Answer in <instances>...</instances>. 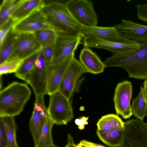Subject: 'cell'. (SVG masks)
<instances>
[{"label": "cell", "mask_w": 147, "mask_h": 147, "mask_svg": "<svg viewBox=\"0 0 147 147\" xmlns=\"http://www.w3.org/2000/svg\"><path fill=\"white\" fill-rule=\"evenodd\" d=\"M7 138L8 147H19L17 143L16 134L17 126L14 119L11 116L1 117Z\"/></svg>", "instance_id": "603a6c76"}, {"label": "cell", "mask_w": 147, "mask_h": 147, "mask_svg": "<svg viewBox=\"0 0 147 147\" xmlns=\"http://www.w3.org/2000/svg\"><path fill=\"white\" fill-rule=\"evenodd\" d=\"M84 47L105 49L113 54H126L137 49L140 43H127L88 36L82 37Z\"/></svg>", "instance_id": "8fae6325"}, {"label": "cell", "mask_w": 147, "mask_h": 147, "mask_svg": "<svg viewBox=\"0 0 147 147\" xmlns=\"http://www.w3.org/2000/svg\"><path fill=\"white\" fill-rule=\"evenodd\" d=\"M79 144L86 147H106L101 144L94 143L85 140H81Z\"/></svg>", "instance_id": "e575fe53"}, {"label": "cell", "mask_w": 147, "mask_h": 147, "mask_svg": "<svg viewBox=\"0 0 147 147\" xmlns=\"http://www.w3.org/2000/svg\"><path fill=\"white\" fill-rule=\"evenodd\" d=\"M79 34L82 37L91 36L125 43L136 42L121 36L114 26L105 27L97 26H82Z\"/></svg>", "instance_id": "e0dca14e"}, {"label": "cell", "mask_w": 147, "mask_h": 147, "mask_svg": "<svg viewBox=\"0 0 147 147\" xmlns=\"http://www.w3.org/2000/svg\"><path fill=\"white\" fill-rule=\"evenodd\" d=\"M119 147H147V123L137 119L125 122Z\"/></svg>", "instance_id": "8992f818"}, {"label": "cell", "mask_w": 147, "mask_h": 147, "mask_svg": "<svg viewBox=\"0 0 147 147\" xmlns=\"http://www.w3.org/2000/svg\"><path fill=\"white\" fill-rule=\"evenodd\" d=\"M39 53V52L35 53L24 59L20 67L15 73L16 77L25 80L27 76L35 67Z\"/></svg>", "instance_id": "4316f807"}, {"label": "cell", "mask_w": 147, "mask_h": 147, "mask_svg": "<svg viewBox=\"0 0 147 147\" xmlns=\"http://www.w3.org/2000/svg\"><path fill=\"white\" fill-rule=\"evenodd\" d=\"M131 108L133 114L136 119L143 121L147 115V100L143 86L141 84L139 92L132 101Z\"/></svg>", "instance_id": "44dd1931"}, {"label": "cell", "mask_w": 147, "mask_h": 147, "mask_svg": "<svg viewBox=\"0 0 147 147\" xmlns=\"http://www.w3.org/2000/svg\"><path fill=\"white\" fill-rule=\"evenodd\" d=\"M124 127H119L107 131L97 129L96 134L100 140L110 147H119L123 138Z\"/></svg>", "instance_id": "ffe728a7"}, {"label": "cell", "mask_w": 147, "mask_h": 147, "mask_svg": "<svg viewBox=\"0 0 147 147\" xmlns=\"http://www.w3.org/2000/svg\"><path fill=\"white\" fill-rule=\"evenodd\" d=\"M25 0H4L0 6V26L7 22Z\"/></svg>", "instance_id": "cb8c5ba5"}, {"label": "cell", "mask_w": 147, "mask_h": 147, "mask_svg": "<svg viewBox=\"0 0 147 147\" xmlns=\"http://www.w3.org/2000/svg\"><path fill=\"white\" fill-rule=\"evenodd\" d=\"M42 49L34 33L19 34L13 52L9 59L18 57L24 59Z\"/></svg>", "instance_id": "5bb4252c"}, {"label": "cell", "mask_w": 147, "mask_h": 147, "mask_svg": "<svg viewBox=\"0 0 147 147\" xmlns=\"http://www.w3.org/2000/svg\"></svg>", "instance_id": "60d3db41"}, {"label": "cell", "mask_w": 147, "mask_h": 147, "mask_svg": "<svg viewBox=\"0 0 147 147\" xmlns=\"http://www.w3.org/2000/svg\"><path fill=\"white\" fill-rule=\"evenodd\" d=\"M143 85L144 93L147 100V79L144 81Z\"/></svg>", "instance_id": "8d00e7d4"}, {"label": "cell", "mask_w": 147, "mask_h": 147, "mask_svg": "<svg viewBox=\"0 0 147 147\" xmlns=\"http://www.w3.org/2000/svg\"><path fill=\"white\" fill-rule=\"evenodd\" d=\"M67 4L73 17L82 26H96L98 18L94 11L92 1L67 0Z\"/></svg>", "instance_id": "ba28073f"}, {"label": "cell", "mask_w": 147, "mask_h": 147, "mask_svg": "<svg viewBox=\"0 0 147 147\" xmlns=\"http://www.w3.org/2000/svg\"><path fill=\"white\" fill-rule=\"evenodd\" d=\"M88 119V117H83L75 120V123L78 126V128L79 129L82 130L84 128L85 125L88 124L87 121Z\"/></svg>", "instance_id": "836d02e7"}, {"label": "cell", "mask_w": 147, "mask_h": 147, "mask_svg": "<svg viewBox=\"0 0 147 147\" xmlns=\"http://www.w3.org/2000/svg\"><path fill=\"white\" fill-rule=\"evenodd\" d=\"M67 1L45 0L40 10L58 29L59 33L80 34L82 25L71 14L67 6Z\"/></svg>", "instance_id": "7a4b0ae2"}, {"label": "cell", "mask_w": 147, "mask_h": 147, "mask_svg": "<svg viewBox=\"0 0 147 147\" xmlns=\"http://www.w3.org/2000/svg\"><path fill=\"white\" fill-rule=\"evenodd\" d=\"M47 147H57V146H56V145H55V144H54L53 145L49 146Z\"/></svg>", "instance_id": "f35d334b"}, {"label": "cell", "mask_w": 147, "mask_h": 147, "mask_svg": "<svg viewBox=\"0 0 147 147\" xmlns=\"http://www.w3.org/2000/svg\"><path fill=\"white\" fill-rule=\"evenodd\" d=\"M82 41L83 38L80 34H57L54 45V55L50 65L58 64L74 53L78 46L83 44Z\"/></svg>", "instance_id": "52a82bcc"}, {"label": "cell", "mask_w": 147, "mask_h": 147, "mask_svg": "<svg viewBox=\"0 0 147 147\" xmlns=\"http://www.w3.org/2000/svg\"><path fill=\"white\" fill-rule=\"evenodd\" d=\"M114 26L119 34L126 39L139 43L147 40V25L122 19L120 24Z\"/></svg>", "instance_id": "9a60e30c"}, {"label": "cell", "mask_w": 147, "mask_h": 147, "mask_svg": "<svg viewBox=\"0 0 147 147\" xmlns=\"http://www.w3.org/2000/svg\"><path fill=\"white\" fill-rule=\"evenodd\" d=\"M31 94L28 85L13 82L1 90L0 116L14 117L23 110Z\"/></svg>", "instance_id": "3957f363"}, {"label": "cell", "mask_w": 147, "mask_h": 147, "mask_svg": "<svg viewBox=\"0 0 147 147\" xmlns=\"http://www.w3.org/2000/svg\"><path fill=\"white\" fill-rule=\"evenodd\" d=\"M40 10L21 20L14 23L11 28L12 30L18 34L34 33L40 30L51 29L59 33L58 29L48 20Z\"/></svg>", "instance_id": "30bf717a"}, {"label": "cell", "mask_w": 147, "mask_h": 147, "mask_svg": "<svg viewBox=\"0 0 147 147\" xmlns=\"http://www.w3.org/2000/svg\"><path fill=\"white\" fill-rule=\"evenodd\" d=\"M48 116L44 96H36L34 109L29 124L35 147L38 143L41 133Z\"/></svg>", "instance_id": "4fadbf2b"}, {"label": "cell", "mask_w": 147, "mask_h": 147, "mask_svg": "<svg viewBox=\"0 0 147 147\" xmlns=\"http://www.w3.org/2000/svg\"><path fill=\"white\" fill-rule=\"evenodd\" d=\"M0 147H8L7 142L3 121L0 118Z\"/></svg>", "instance_id": "d6a6232c"}, {"label": "cell", "mask_w": 147, "mask_h": 147, "mask_svg": "<svg viewBox=\"0 0 147 147\" xmlns=\"http://www.w3.org/2000/svg\"><path fill=\"white\" fill-rule=\"evenodd\" d=\"M14 22L10 18L7 22L0 26V44L4 40L11 29Z\"/></svg>", "instance_id": "f546056e"}, {"label": "cell", "mask_w": 147, "mask_h": 147, "mask_svg": "<svg viewBox=\"0 0 147 147\" xmlns=\"http://www.w3.org/2000/svg\"><path fill=\"white\" fill-rule=\"evenodd\" d=\"M54 124V123L48 116L42 130L38 143L36 147H47L54 144L51 133Z\"/></svg>", "instance_id": "83f0119b"}, {"label": "cell", "mask_w": 147, "mask_h": 147, "mask_svg": "<svg viewBox=\"0 0 147 147\" xmlns=\"http://www.w3.org/2000/svg\"><path fill=\"white\" fill-rule=\"evenodd\" d=\"M19 34L11 29L0 44V64L8 60L13 52Z\"/></svg>", "instance_id": "7402d4cb"}, {"label": "cell", "mask_w": 147, "mask_h": 147, "mask_svg": "<svg viewBox=\"0 0 147 147\" xmlns=\"http://www.w3.org/2000/svg\"><path fill=\"white\" fill-rule=\"evenodd\" d=\"M124 123L117 115L111 114L102 116L98 120L96 125L98 129L107 131L117 127H124Z\"/></svg>", "instance_id": "d4e9b609"}, {"label": "cell", "mask_w": 147, "mask_h": 147, "mask_svg": "<svg viewBox=\"0 0 147 147\" xmlns=\"http://www.w3.org/2000/svg\"><path fill=\"white\" fill-rule=\"evenodd\" d=\"M48 67L41 50L39 52L35 67L25 80L32 88L35 96L47 94Z\"/></svg>", "instance_id": "9c48e42d"}, {"label": "cell", "mask_w": 147, "mask_h": 147, "mask_svg": "<svg viewBox=\"0 0 147 147\" xmlns=\"http://www.w3.org/2000/svg\"><path fill=\"white\" fill-rule=\"evenodd\" d=\"M50 96L47 109L48 116L54 124L65 125L74 118L70 100L58 91Z\"/></svg>", "instance_id": "277c9868"}, {"label": "cell", "mask_w": 147, "mask_h": 147, "mask_svg": "<svg viewBox=\"0 0 147 147\" xmlns=\"http://www.w3.org/2000/svg\"><path fill=\"white\" fill-rule=\"evenodd\" d=\"M74 147H76V145L75 144Z\"/></svg>", "instance_id": "ab89813d"}, {"label": "cell", "mask_w": 147, "mask_h": 147, "mask_svg": "<svg viewBox=\"0 0 147 147\" xmlns=\"http://www.w3.org/2000/svg\"><path fill=\"white\" fill-rule=\"evenodd\" d=\"M45 3L44 0H25L12 14L10 18L14 23L21 20L40 10Z\"/></svg>", "instance_id": "d6986e66"}, {"label": "cell", "mask_w": 147, "mask_h": 147, "mask_svg": "<svg viewBox=\"0 0 147 147\" xmlns=\"http://www.w3.org/2000/svg\"><path fill=\"white\" fill-rule=\"evenodd\" d=\"M132 92V83L128 80L118 83L115 90L113 101L116 113L125 119L133 115L130 103Z\"/></svg>", "instance_id": "7c38bea8"}, {"label": "cell", "mask_w": 147, "mask_h": 147, "mask_svg": "<svg viewBox=\"0 0 147 147\" xmlns=\"http://www.w3.org/2000/svg\"><path fill=\"white\" fill-rule=\"evenodd\" d=\"M67 143L65 147H74L76 144L74 139L70 134H68L67 136Z\"/></svg>", "instance_id": "d590c367"}, {"label": "cell", "mask_w": 147, "mask_h": 147, "mask_svg": "<svg viewBox=\"0 0 147 147\" xmlns=\"http://www.w3.org/2000/svg\"><path fill=\"white\" fill-rule=\"evenodd\" d=\"M47 64L48 67L53 59L54 55V45L43 48L42 50Z\"/></svg>", "instance_id": "1f68e13d"}, {"label": "cell", "mask_w": 147, "mask_h": 147, "mask_svg": "<svg viewBox=\"0 0 147 147\" xmlns=\"http://www.w3.org/2000/svg\"><path fill=\"white\" fill-rule=\"evenodd\" d=\"M105 67H116L124 69L129 77L147 79V40L140 43L134 51L126 54H113L103 62Z\"/></svg>", "instance_id": "6da1fadb"}, {"label": "cell", "mask_w": 147, "mask_h": 147, "mask_svg": "<svg viewBox=\"0 0 147 147\" xmlns=\"http://www.w3.org/2000/svg\"><path fill=\"white\" fill-rule=\"evenodd\" d=\"M136 7L138 19L147 22V3L137 4Z\"/></svg>", "instance_id": "4dcf8cb0"}, {"label": "cell", "mask_w": 147, "mask_h": 147, "mask_svg": "<svg viewBox=\"0 0 147 147\" xmlns=\"http://www.w3.org/2000/svg\"><path fill=\"white\" fill-rule=\"evenodd\" d=\"M76 147H83L82 145H80L79 143L76 145Z\"/></svg>", "instance_id": "74e56055"}, {"label": "cell", "mask_w": 147, "mask_h": 147, "mask_svg": "<svg viewBox=\"0 0 147 147\" xmlns=\"http://www.w3.org/2000/svg\"><path fill=\"white\" fill-rule=\"evenodd\" d=\"M24 59L15 57L8 59L0 64V75L15 73L22 63Z\"/></svg>", "instance_id": "f1b7e54d"}, {"label": "cell", "mask_w": 147, "mask_h": 147, "mask_svg": "<svg viewBox=\"0 0 147 147\" xmlns=\"http://www.w3.org/2000/svg\"><path fill=\"white\" fill-rule=\"evenodd\" d=\"M73 53L61 63L49 65L47 72V94L49 95L58 91L64 74L72 58Z\"/></svg>", "instance_id": "2e32d148"}, {"label": "cell", "mask_w": 147, "mask_h": 147, "mask_svg": "<svg viewBox=\"0 0 147 147\" xmlns=\"http://www.w3.org/2000/svg\"><path fill=\"white\" fill-rule=\"evenodd\" d=\"M35 37L43 49L54 45L56 42L57 33L51 29H45L35 32Z\"/></svg>", "instance_id": "484cf974"}, {"label": "cell", "mask_w": 147, "mask_h": 147, "mask_svg": "<svg viewBox=\"0 0 147 147\" xmlns=\"http://www.w3.org/2000/svg\"><path fill=\"white\" fill-rule=\"evenodd\" d=\"M87 73L79 60L74 57L71 61L58 91L70 100L78 91L82 82V76Z\"/></svg>", "instance_id": "5b68a950"}, {"label": "cell", "mask_w": 147, "mask_h": 147, "mask_svg": "<svg viewBox=\"0 0 147 147\" xmlns=\"http://www.w3.org/2000/svg\"><path fill=\"white\" fill-rule=\"evenodd\" d=\"M79 59L87 73L99 74L102 72L106 67L97 54L87 47H84L81 51Z\"/></svg>", "instance_id": "ac0fdd59"}]
</instances>
